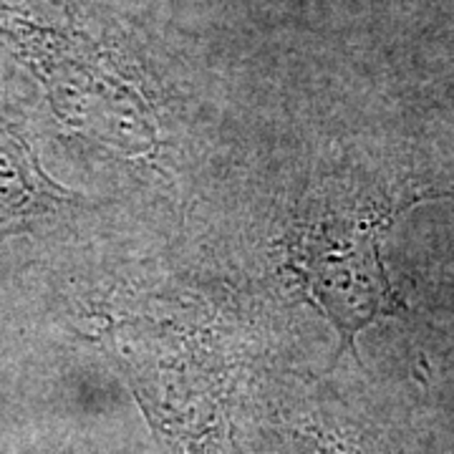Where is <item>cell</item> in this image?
I'll use <instances>...</instances> for the list:
<instances>
[{
    "label": "cell",
    "instance_id": "7a4b0ae2",
    "mask_svg": "<svg viewBox=\"0 0 454 454\" xmlns=\"http://www.w3.org/2000/svg\"><path fill=\"white\" fill-rule=\"evenodd\" d=\"M56 192L61 190L41 175L28 146L0 124V212L35 210L38 202L53 200Z\"/></svg>",
    "mask_w": 454,
    "mask_h": 454
},
{
    "label": "cell",
    "instance_id": "6da1fadb",
    "mask_svg": "<svg viewBox=\"0 0 454 454\" xmlns=\"http://www.w3.org/2000/svg\"><path fill=\"white\" fill-rule=\"evenodd\" d=\"M389 217L379 205L324 212L291 243L293 276L339 328L346 346L376 318L402 310L379 253Z\"/></svg>",
    "mask_w": 454,
    "mask_h": 454
}]
</instances>
